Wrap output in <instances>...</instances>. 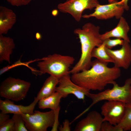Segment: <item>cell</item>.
Segmentation results:
<instances>
[{
  "instance_id": "6da1fadb",
  "label": "cell",
  "mask_w": 131,
  "mask_h": 131,
  "mask_svg": "<svg viewBox=\"0 0 131 131\" xmlns=\"http://www.w3.org/2000/svg\"><path fill=\"white\" fill-rule=\"evenodd\" d=\"M107 63L97 59L92 61L89 69L72 74L71 78L75 84L90 91H102L108 84H113L121 75L120 68L107 66Z\"/></svg>"
},
{
  "instance_id": "7a4b0ae2",
  "label": "cell",
  "mask_w": 131,
  "mask_h": 131,
  "mask_svg": "<svg viewBox=\"0 0 131 131\" xmlns=\"http://www.w3.org/2000/svg\"><path fill=\"white\" fill-rule=\"evenodd\" d=\"M99 29L98 26L88 23L84 24L82 28L74 30V33L78 36L80 40L81 53L79 61L70 70V74L77 73L91 67L93 50L103 42L100 38Z\"/></svg>"
},
{
  "instance_id": "3957f363",
  "label": "cell",
  "mask_w": 131,
  "mask_h": 131,
  "mask_svg": "<svg viewBox=\"0 0 131 131\" xmlns=\"http://www.w3.org/2000/svg\"><path fill=\"white\" fill-rule=\"evenodd\" d=\"M74 60L72 56L55 53L42 58L37 66L41 74L48 73L59 79L70 74V68Z\"/></svg>"
},
{
  "instance_id": "277c9868",
  "label": "cell",
  "mask_w": 131,
  "mask_h": 131,
  "mask_svg": "<svg viewBox=\"0 0 131 131\" xmlns=\"http://www.w3.org/2000/svg\"><path fill=\"white\" fill-rule=\"evenodd\" d=\"M113 85L112 88L98 93H89L87 96L92 100V102L84 112L85 113L94 105L104 100H117L126 104L131 103V78L126 79L123 86H119L116 82Z\"/></svg>"
},
{
  "instance_id": "5b68a950",
  "label": "cell",
  "mask_w": 131,
  "mask_h": 131,
  "mask_svg": "<svg viewBox=\"0 0 131 131\" xmlns=\"http://www.w3.org/2000/svg\"><path fill=\"white\" fill-rule=\"evenodd\" d=\"M28 82L9 77L1 83L0 96L13 101L24 99L30 87Z\"/></svg>"
},
{
  "instance_id": "8992f818",
  "label": "cell",
  "mask_w": 131,
  "mask_h": 131,
  "mask_svg": "<svg viewBox=\"0 0 131 131\" xmlns=\"http://www.w3.org/2000/svg\"><path fill=\"white\" fill-rule=\"evenodd\" d=\"M25 126L30 131H46L49 127H52L55 120L53 110L42 112L35 110L32 114L21 115Z\"/></svg>"
},
{
  "instance_id": "52a82bcc",
  "label": "cell",
  "mask_w": 131,
  "mask_h": 131,
  "mask_svg": "<svg viewBox=\"0 0 131 131\" xmlns=\"http://www.w3.org/2000/svg\"><path fill=\"white\" fill-rule=\"evenodd\" d=\"M99 4L98 0H67L58 4L57 8L61 12L70 14L79 22L84 10H91Z\"/></svg>"
},
{
  "instance_id": "ba28073f",
  "label": "cell",
  "mask_w": 131,
  "mask_h": 131,
  "mask_svg": "<svg viewBox=\"0 0 131 131\" xmlns=\"http://www.w3.org/2000/svg\"><path fill=\"white\" fill-rule=\"evenodd\" d=\"M107 4L98 5L94 11L89 14L82 15V17L89 18L93 17L98 19H107L115 17L119 19L125 10L123 6L117 0H108Z\"/></svg>"
},
{
  "instance_id": "9c48e42d",
  "label": "cell",
  "mask_w": 131,
  "mask_h": 131,
  "mask_svg": "<svg viewBox=\"0 0 131 131\" xmlns=\"http://www.w3.org/2000/svg\"><path fill=\"white\" fill-rule=\"evenodd\" d=\"M126 104L117 100H109L105 102L101 108V114L104 121L117 125L122 120L125 113Z\"/></svg>"
},
{
  "instance_id": "30bf717a",
  "label": "cell",
  "mask_w": 131,
  "mask_h": 131,
  "mask_svg": "<svg viewBox=\"0 0 131 131\" xmlns=\"http://www.w3.org/2000/svg\"><path fill=\"white\" fill-rule=\"evenodd\" d=\"M58 85L56 91L61 93L63 98L70 94H73L78 99L84 100L90 90L81 87L74 83L71 80L70 74L65 75L59 79Z\"/></svg>"
},
{
  "instance_id": "8fae6325",
  "label": "cell",
  "mask_w": 131,
  "mask_h": 131,
  "mask_svg": "<svg viewBox=\"0 0 131 131\" xmlns=\"http://www.w3.org/2000/svg\"><path fill=\"white\" fill-rule=\"evenodd\" d=\"M130 42L124 40L121 48L112 50L106 47V52L112 60L114 66L128 69L131 64V46Z\"/></svg>"
},
{
  "instance_id": "7c38bea8",
  "label": "cell",
  "mask_w": 131,
  "mask_h": 131,
  "mask_svg": "<svg viewBox=\"0 0 131 131\" xmlns=\"http://www.w3.org/2000/svg\"><path fill=\"white\" fill-rule=\"evenodd\" d=\"M104 121L101 114L96 111H92L77 123L74 131H100Z\"/></svg>"
},
{
  "instance_id": "4fadbf2b",
  "label": "cell",
  "mask_w": 131,
  "mask_h": 131,
  "mask_svg": "<svg viewBox=\"0 0 131 131\" xmlns=\"http://www.w3.org/2000/svg\"><path fill=\"white\" fill-rule=\"evenodd\" d=\"M39 101L37 97H35L30 104L25 106L16 105L13 101L8 99L2 100L0 99V109L1 112L8 114H32L34 113L35 106Z\"/></svg>"
},
{
  "instance_id": "5bb4252c",
  "label": "cell",
  "mask_w": 131,
  "mask_h": 131,
  "mask_svg": "<svg viewBox=\"0 0 131 131\" xmlns=\"http://www.w3.org/2000/svg\"><path fill=\"white\" fill-rule=\"evenodd\" d=\"M130 29L129 26L126 19L122 16L119 19L117 26L110 31L100 34V38L103 41L106 39L115 37L122 39L130 43V40L128 35Z\"/></svg>"
},
{
  "instance_id": "9a60e30c",
  "label": "cell",
  "mask_w": 131,
  "mask_h": 131,
  "mask_svg": "<svg viewBox=\"0 0 131 131\" xmlns=\"http://www.w3.org/2000/svg\"><path fill=\"white\" fill-rule=\"evenodd\" d=\"M16 21V16L11 9L0 6V35L6 34Z\"/></svg>"
},
{
  "instance_id": "2e32d148",
  "label": "cell",
  "mask_w": 131,
  "mask_h": 131,
  "mask_svg": "<svg viewBox=\"0 0 131 131\" xmlns=\"http://www.w3.org/2000/svg\"><path fill=\"white\" fill-rule=\"evenodd\" d=\"M62 98V95L56 91L50 95L40 100L38 102V107L42 109H50L55 112H59L60 103Z\"/></svg>"
},
{
  "instance_id": "e0dca14e",
  "label": "cell",
  "mask_w": 131,
  "mask_h": 131,
  "mask_svg": "<svg viewBox=\"0 0 131 131\" xmlns=\"http://www.w3.org/2000/svg\"><path fill=\"white\" fill-rule=\"evenodd\" d=\"M15 44L13 39L9 37L0 35V62L4 61L10 63V56L12 54Z\"/></svg>"
},
{
  "instance_id": "ac0fdd59",
  "label": "cell",
  "mask_w": 131,
  "mask_h": 131,
  "mask_svg": "<svg viewBox=\"0 0 131 131\" xmlns=\"http://www.w3.org/2000/svg\"><path fill=\"white\" fill-rule=\"evenodd\" d=\"M59 81L58 78L50 75L46 79L42 87L37 94L36 97L39 100L55 92L57 85L58 84Z\"/></svg>"
},
{
  "instance_id": "d6986e66",
  "label": "cell",
  "mask_w": 131,
  "mask_h": 131,
  "mask_svg": "<svg viewBox=\"0 0 131 131\" xmlns=\"http://www.w3.org/2000/svg\"><path fill=\"white\" fill-rule=\"evenodd\" d=\"M106 43L104 40L100 45L93 49L91 53L92 57H95L102 62L113 63L112 60L106 52Z\"/></svg>"
},
{
  "instance_id": "ffe728a7",
  "label": "cell",
  "mask_w": 131,
  "mask_h": 131,
  "mask_svg": "<svg viewBox=\"0 0 131 131\" xmlns=\"http://www.w3.org/2000/svg\"><path fill=\"white\" fill-rule=\"evenodd\" d=\"M117 125L123 131L131 130V103L126 104L124 115Z\"/></svg>"
},
{
  "instance_id": "44dd1931",
  "label": "cell",
  "mask_w": 131,
  "mask_h": 131,
  "mask_svg": "<svg viewBox=\"0 0 131 131\" xmlns=\"http://www.w3.org/2000/svg\"><path fill=\"white\" fill-rule=\"evenodd\" d=\"M12 119L14 123L15 131H28L25 122L20 114H14Z\"/></svg>"
},
{
  "instance_id": "7402d4cb",
  "label": "cell",
  "mask_w": 131,
  "mask_h": 131,
  "mask_svg": "<svg viewBox=\"0 0 131 131\" xmlns=\"http://www.w3.org/2000/svg\"><path fill=\"white\" fill-rule=\"evenodd\" d=\"M100 131H123L117 125H114L109 122L104 121L102 123Z\"/></svg>"
},
{
  "instance_id": "603a6c76",
  "label": "cell",
  "mask_w": 131,
  "mask_h": 131,
  "mask_svg": "<svg viewBox=\"0 0 131 131\" xmlns=\"http://www.w3.org/2000/svg\"><path fill=\"white\" fill-rule=\"evenodd\" d=\"M104 41L106 43V47L109 49H111L118 45H122L124 41L123 40L118 38L113 39L108 38Z\"/></svg>"
},
{
  "instance_id": "cb8c5ba5",
  "label": "cell",
  "mask_w": 131,
  "mask_h": 131,
  "mask_svg": "<svg viewBox=\"0 0 131 131\" xmlns=\"http://www.w3.org/2000/svg\"><path fill=\"white\" fill-rule=\"evenodd\" d=\"M0 131H15L14 122L12 118L0 125Z\"/></svg>"
},
{
  "instance_id": "d4e9b609",
  "label": "cell",
  "mask_w": 131,
  "mask_h": 131,
  "mask_svg": "<svg viewBox=\"0 0 131 131\" xmlns=\"http://www.w3.org/2000/svg\"><path fill=\"white\" fill-rule=\"evenodd\" d=\"M6 0L12 5L18 7L27 5L33 0Z\"/></svg>"
},
{
  "instance_id": "484cf974",
  "label": "cell",
  "mask_w": 131,
  "mask_h": 131,
  "mask_svg": "<svg viewBox=\"0 0 131 131\" xmlns=\"http://www.w3.org/2000/svg\"><path fill=\"white\" fill-rule=\"evenodd\" d=\"M70 124L69 121L67 119H66L63 123L62 125L58 127V130L60 131H70L71 130Z\"/></svg>"
},
{
  "instance_id": "4316f807",
  "label": "cell",
  "mask_w": 131,
  "mask_h": 131,
  "mask_svg": "<svg viewBox=\"0 0 131 131\" xmlns=\"http://www.w3.org/2000/svg\"><path fill=\"white\" fill-rule=\"evenodd\" d=\"M9 115L8 114L1 112L0 113V125L9 119Z\"/></svg>"
},
{
  "instance_id": "83f0119b",
  "label": "cell",
  "mask_w": 131,
  "mask_h": 131,
  "mask_svg": "<svg viewBox=\"0 0 131 131\" xmlns=\"http://www.w3.org/2000/svg\"><path fill=\"white\" fill-rule=\"evenodd\" d=\"M128 0H122L120 1L123 6L125 10H128L129 9V7L127 4Z\"/></svg>"
},
{
  "instance_id": "f1b7e54d",
  "label": "cell",
  "mask_w": 131,
  "mask_h": 131,
  "mask_svg": "<svg viewBox=\"0 0 131 131\" xmlns=\"http://www.w3.org/2000/svg\"><path fill=\"white\" fill-rule=\"evenodd\" d=\"M52 15L54 16L55 17L57 16L58 14V11L56 9H54L51 11Z\"/></svg>"
},
{
  "instance_id": "f546056e",
  "label": "cell",
  "mask_w": 131,
  "mask_h": 131,
  "mask_svg": "<svg viewBox=\"0 0 131 131\" xmlns=\"http://www.w3.org/2000/svg\"><path fill=\"white\" fill-rule=\"evenodd\" d=\"M35 36L36 39L38 40H41L42 38L41 35L39 32H37L36 33Z\"/></svg>"
}]
</instances>
